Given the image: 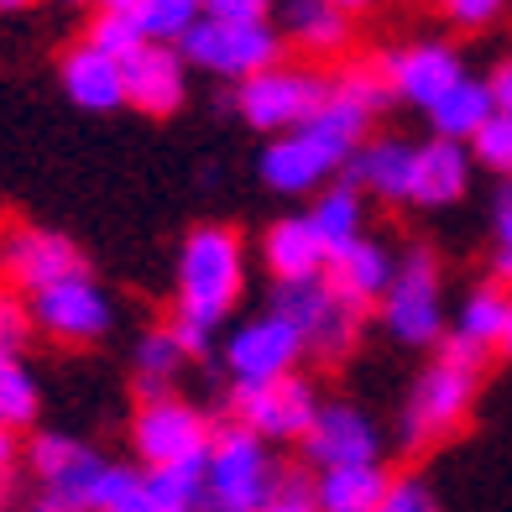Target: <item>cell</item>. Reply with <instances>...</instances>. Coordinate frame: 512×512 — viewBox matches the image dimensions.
<instances>
[{
  "label": "cell",
  "mask_w": 512,
  "mask_h": 512,
  "mask_svg": "<svg viewBox=\"0 0 512 512\" xmlns=\"http://www.w3.org/2000/svg\"><path fill=\"white\" fill-rule=\"evenodd\" d=\"M392 100V84L382 68H351L345 79L330 84V100H324L304 126H293L288 136L262 152V178L277 194H304L319 178H330L345 157L356 152L366 121Z\"/></svg>",
  "instance_id": "cell-1"
},
{
  "label": "cell",
  "mask_w": 512,
  "mask_h": 512,
  "mask_svg": "<svg viewBox=\"0 0 512 512\" xmlns=\"http://www.w3.org/2000/svg\"><path fill=\"white\" fill-rule=\"evenodd\" d=\"M241 272H246V246L236 230L225 225L194 230L178 262V314L220 324L230 304L241 298Z\"/></svg>",
  "instance_id": "cell-2"
},
{
  "label": "cell",
  "mask_w": 512,
  "mask_h": 512,
  "mask_svg": "<svg viewBox=\"0 0 512 512\" xmlns=\"http://www.w3.org/2000/svg\"><path fill=\"white\" fill-rule=\"evenodd\" d=\"M267 497H272L267 439L251 434L246 424L215 429V445H209V460H204L199 512H256Z\"/></svg>",
  "instance_id": "cell-3"
},
{
  "label": "cell",
  "mask_w": 512,
  "mask_h": 512,
  "mask_svg": "<svg viewBox=\"0 0 512 512\" xmlns=\"http://www.w3.org/2000/svg\"><path fill=\"white\" fill-rule=\"evenodd\" d=\"M283 37L267 27V16H199L183 32V58L220 79H251L277 63Z\"/></svg>",
  "instance_id": "cell-4"
},
{
  "label": "cell",
  "mask_w": 512,
  "mask_h": 512,
  "mask_svg": "<svg viewBox=\"0 0 512 512\" xmlns=\"http://www.w3.org/2000/svg\"><path fill=\"white\" fill-rule=\"evenodd\" d=\"M476 382L481 371L476 366H460L450 356H439L424 377H418L413 398L403 408V439L418 450V445H434V439H445L465 424V413L476 403Z\"/></svg>",
  "instance_id": "cell-5"
},
{
  "label": "cell",
  "mask_w": 512,
  "mask_h": 512,
  "mask_svg": "<svg viewBox=\"0 0 512 512\" xmlns=\"http://www.w3.org/2000/svg\"><path fill=\"white\" fill-rule=\"evenodd\" d=\"M324 100H330V84H324L319 74H309V68H283V63H272V68H262V74L241 79V95H236L241 115L256 131L304 126Z\"/></svg>",
  "instance_id": "cell-6"
},
{
  "label": "cell",
  "mask_w": 512,
  "mask_h": 512,
  "mask_svg": "<svg viewBox=\"0 0 512 512\" xmlns=\"http://www.w3.org/2000/svg\"><path fill=\"white\" fill-rule=\"evenodd\" d=\"M272 309L298 324V335H304V345L319 356V361H340L345 351H351L356 340V324L361 314L340 304V293L319 277H304V283H277V298Z\"/></svg>",
  "instance_id": "cell-7"
},
{
  "label": "cell",
  "mask_w": 512,
  "mask_h": 512,
  "mask_svg": "<svg viewBox=\"0 0 512 512\" xmlns=\"http://www.w3.org/2000/svg\"><path fill=\"white\" fill-rule=\"evenodd\" d=\"M131 439L147 465H204L209 445H215V429H209V418L199 408L162 392V398L142 403V413L131 424Z\"/></svg>",
  "instance_id": "cell-8"
},
{
  "label": "cell",
  "mask_w": 512,
  "mask_h": 512,
  "mask_svg": "<svg viewBox=\"0 0 512 512\" xmlns=\"http://www.w3.org/2000/svg\"><path fill=\"white\" fill-rule=\"evenodd\" d=\"M230 413H236V424H246L262 439H304L319 413V398L298 371H283V377H267V382H236Z\"/></svg>",
  "instance_id": "cell-9"
},
{
  "label": "cell",
  "mask_w": 512,
  "mask_h": 512,
  "mask_svg": "<svg viewBox=\"0 0 512 512\" xmlns=\"http://www.w3.org/2000/svg\"><path fill=\"white\" fill-rule=\"evenodd\" d=\"M382 324L403 345L439 340V267L429 246H413L382 293Z\"/></svg>",
  "instance_id": "cell-10"
},
{
  "label": "cell",
  "mask_w": 512,
  "mask_h": 512,
  "mask_svg": "<svg viewBox=\"0 0 512 512\" xmlns=\"http://www.w3.org/2000/svg\"><path fill=\"white\" fill-rule=\"evenodd\" d=\"M32 319L48 335H58L68 345H84V340H100L110 330V298L84 272H68L58 283L32 293Z\"/></svg>",
  "instance_id": "cell-11"
},
{
  "label": "cell",
  "mask_w": 512,
  "mask_h": 512,
  "mask_svg": "<svg viewBox=\"0 0 512 512\" xmlns=\"http://www.w3.org/2000/svg\"><path fill=\"white\" fill-rule=\"evenodd\" d=\"M304 351H309V345H304V335H298V324L272 309V314L251 319V324H241V330L230 335L225 366H230V377H236V382H267V377L293 371Z\"/></svg>",
  "instance_id": "cell-12"
},
{
  "label": "cell",
  "mask_w": 512,
  "mask_h": 512,
  "mask_svg": "<svg viewBox=\"0 0 512 512\" xmlns=\"http://www.w3.org/2000/svg\"><path fill=\"white\" fill-rule=\"evenodd\" d=\"M183 48L173 53L168 42L147 37L142 48L126 58V105H136L142 115H173L189 95V84H183Z\"/></svg>",
  "instance_id": "cell-13"
},
{
  "label": "cell",
  "mask_w": 512,
  "mask_h": 512,
  "mask_svg": "<svg viewBox=\"0 0 512 512\" xmlns=\"http://www.w3.org/2000/svg\"><path fill=\"white\" fill-rule=\"evenodd\" d=\"M382 74H387V84H392V95H398V100L429 110V105L465 74V68H460V58H455L450 42H408V48L387 53Z\"/></svg>",
  "instance_id": "cell-14"
},
{
  "label": "cell",
  "mask_w": 512,
  "mask_h": 512,
  "mask_svg": "<svg viewBox=\"0 0 512 512\" xmlns=\"http://www.w3.org/2000/svg\"><path fill=\"white\" fill-rule=\"evenodd\" d=\"M0 267H6L27 293H37V288L58 283L68 272H84V256L68 236H58V230H16L6 241V251H0Z\"/></svg>",
  "instance_id": "cell-15"
},
{
  "label": "cell",
  "mask_w": 512,
  "mask_h": 512,
  "mask_svg": "<svg viewBox=\"0 0 512 512\" xmlns=\"http://www.w3.org/2000/svg\"><path fill=\"white\" fill-rule=\"evenodd\" d=\"M392 272H398V267H392V256H387L377 241H361V236H356L351 246H340L330 262H324V283L340 293L345 309L366 314L371 304H382Z\"/></svg>",
  "instance_id": "cell-16"
},
{
  "label": "cell",
  "mask_w": 512,
  "mask_h": 512,
  "mask_svg": "<svg viewBox=\"0 0 512 512\" xmlns=\"http://www.w3.org/2000/svg\"><path fill=\"white\" fill-rule=\"evenodd\" d=\"M63 89L68 100L84 110H115L126 105V58L105 53L100 42H79V48L63 53Z\"/></svg>",
  "instance_id": "cell-17"
},
{
  "label": "cell",
  "mask_w": 512,
  "mask_h": 512,
  "mask_svg": "<svg viewBox=\"0 0 512 512\" xmlns=\"http://www.w3.org/2000/svg\"><path fill=\"white\" fill-rule=\"evenodd\" d=\"M304 450L319 471H330V465H356V460H377V429L366 424L356 408H319L314 424L304 434Z\"/></svg>",
  "instance_id": "cell-18"
},
{
  "label": "cell",
  "mask_w": 512,
  "mask_h": 512,
  "mask_svg": "<svg viewBox=\"0 0 512 512\" xmlns=\"http://www.w3.org/2000/svg\"><path fill=\"white\" fill-rule=\"evenodd\" d=\"M32 471L42 476V486L53 492H68L89 507V492H95V476L105 471V460L95 450H84L79 439H63V434H37L32 439Z\"/></svg>",
  "instance_id": "cell-19"
},
{
  "label": "cell",
  "mask_w": 512,
  "mask_h": 512,
  "mask_svg": "<svg viewBox=\"0 0 512 512\" xmlns=\"http://www.w3.org/2000/svg\"><path fill=\"white\" fill-rule=\"evenodd\" d=\"M465 183H471V157L455 136H434L413 152V204H455L465 194Z\"/></svg>",
  "instance_id": "cell-20"
},
{
  "label": "cell",
  "mask_w": 512,
  "mask_h": 512,
  "mask_svg": "<svg viewBox=\"0 0 512 512\" xmlns=\"http://www.w3.org/2000/svg\"><path fill=\"white\" fill-rule=\"evenodd\" d=\"M262 256H267L277 283H304V277H319L324 262H330V251H324L309 215L304 220H277L262 241Z\"/></svg>",
  "instance_id": "cell-21"
},
{
  "label": "cell",
  "mask_w": 512,
  "mask_h": 512,
  "mask_svg": "<svg viewBox=\"0 0 512 512\" xmlns=\"http://www.w3.org/2000/svg\"><path fill=\"white\" fill-rule=\"evenodd\" d=\"M392 492V476L377 460H356V465H330L314 486L319 512H377L382 497Z\"/></svg>",
  "instance_id": "cell-22"
},
{
  "label": "cell",
  "mask_w": 512,
  "mask_h": 512,
  "mask_svg": "<svg viewBox=\"0 0 512 512\" xmlns=\"http://www.w3.org/2000/svg\"><path fill=\"white\" fill-rule=\"evenodd\" d=\"M497 115V95H492V79H455L445 95H439L434 105H429V121H434V131L439 136H455V142H471V136L486 126Z\"/></svg>",
  "instance_id": "cell-23"
},
{
  "label": "cell",
  "mask_w": 512,
  "mask_h": 512,
  "mask_svg": "<svg viewBox=\"0 0 512 512\" xmlns=\"http://www.w3.org/2000/svg\"><path fill=\"white\" fill-rule=\"evenodd\" d=\"M413 152L408 142H371L356 157V183L387 204H413Z\"/></svg>",
  "instance_id": "cell-24"
},
{
  "label": "cell",
  "mask_w": 512,
  "mask_h": 512,
  "mask_svg": "<svg viewBox=\"0 0 512 512\" xmlns=\"http://www.w3.org/2000/svg\"><path fill=\"white\" fill-rule=\"evenodd\" d=\"M460 330L481 340L486 351H507L512 356V293L502 283H481L460 309Z\"/></svg>",
  "instance_id": "cell-25"
},
{
  "label": "cell",
  "mask_w": 512,
  "mask_h": 512,
  "mask_svg": "<svg viewBox=\"0 0 512 512\" xmlns=\"http://www.w3.org/2000/svg\"><path fill=\"white\" fill-rule=\"evenodd\" d=\"M351 11H340L335 0H293L288 6V32L298 48L309 53H340L345 37H351Z\"/></svg>",
  "instance_id": "cell-26"
},
{
  "label": "cell",
  "mask_w": 512,
  "mask_h": 512,
  "mask_svg": "<svg viewBox=\"0 0 512 512\" xmlns=\"http://www.w3.org/2000/svg\"><path fill=\"white\" fill-rule=\"evenodd\" d=\"M309 220L319 230V241L324 251H340V246H351L361 236V194H356V183H335V189H324L319 204L309 209Z\"/></svg>",
  "instance_id": "cell-27"
},
{
  "label": "cell",
  "mask_w": 512,
  "mask_h": 512,
  "mask_svg": "<svg viewBox=\"0 0 512 512\" xmlns=\"http://www.w3.org/2000/svg\"><path fill=\"white\" fill-rule=\"evenodd\" d=\"M189 356L178 345V335H173V324L168 330H147L142 335V345H136V371H142V398H162L168 392V382H173V371H178V361Z\"/></svg>",
  "instance_id": "cell-28"
},
{
  "label": "cell",
  "mask_w": 512,
  "mask_h": 512,
  "mask_svg": "<svg viewBox=\"0 0 512 512\" xmlns=\"http://www.w3.org/2000/svg\"><path fill=\"white\" fill-rule=\"evenodd\" d=\"M32 418H37V382L11 351V356H0V424L27 429Z\"/></svg>",
  "instance_id": "cell-29"
},
{
  "label": "cell",
  "mask_w": 512,
  "mask_h": 512,
  "mask_svg": "<svg viewBox=\"0 0 512 512\" xmlns=\"http://www.w3.org/2000/svg\"><path fill=\"white\" fill-rule=\"evenodd\" d=\"M142 32L157 42H183V32L204 16V0H131Z\"/></svg>",
  "instance_id": "cell-30"
},
{
  "label": "cell",
  "mask_w": 512,
  "mask_h": 512,
  "mask_svg": "<svg viewBox=\"0 0 512 512\" xmlns=\"http://www.w3.org/2000/svg\"><path fill=\"white\" fill-rule=\"evenodd\" d=\"M89 42H100V48L115 53V58H131L147 42V32H142V21H136L131 6H105L95 16V27H89Z\"/></svg>",
  "instance_id": "cell-31"
},
{
  "label": "cell",
  "mask_w": 512,
  "mask_h": 512,
  "mask_svg": "<svg viewBox=\"0 0 512 512\" xmlns=\"http://www.w3.org/2000/svg\"><path fill=\"white\" fill-rule=\"evenodd\" d=\"M471 147H476V157H481L492 173H507V178H512V115L497 110L492 121L471 136Z\"/></svg>",
  "instance_id": "cell-32"
},
{
  "label": "cell",
  "mask_w": 512,
  "mask_h": 512,
  "mask_svg": "<svg viewBox=\"0 0 512 512\" xmlns=\"http://www.w3.org/2000/svg\"><path fill=\"white\" fill-rule=\"evenodd\" d=\"M256 512H319V502H314V492L298 476H283L272 486V497L256 507Z\"/></svg>",
  "instance_id": "cell-33"
},
{
  "label": "cell",
  "mask_w": 512,
  "mask_h": 512,
  "mask_svg": "<svg viewBox=\"0 0 512 512\" xmlns=\"http://www.w3.org/2000/svg\"><path fill=\"white\" fill-rule=\"evenodd\" d=\"M507 0H439V11H445L455 27H486V21L502 16Z\"/></svg>",
  "instance_id": "cell-34"
},
{
  "label": "cell",
  "mask_w": 512,
  "mask_h": 512,
  "mask_svg": "<svg viewBox=\"0 0 512 512\" xmlns=\"http://www.w3.org/2000/svg\"><path fill=\"white\" fill-rule=\"evenodd\" d=\"M377 512H434V497L418 481H392V492L382 497Z\"/></svg>",
  "instance_id": "cell-35"
},
{
  "label": "cell",
  "mask_w": 512,
  "mask_h": 512,
  "mask_svg": "<svg viewBox=\"0 0 512 512\" xmlns=\"http://www.w3.org/2000/svg\"><path fill=\"white\" fill-rule=\"evenodd\" d=\"M497 272L512 277V189L497 199Z\"/></svg>",
  "instance_id": "cell-36"
},
{
  "label": "cell",
  "mask_w": 512,
  "mask_h": 512,
  "mask_svg": "<svg viewBox=\"0 0 512 512\" xmlns=\"http://www.w3.org/2000/svg\"><path fill=\"white\" fill-rule=\"evenodd\" d=\"M21 335H27V314H21L6 293H0V356H11L16 345H21Z\"/></svg>",
  "instance_id": "cell-37"
},
{
  "label": "cell",
  "mask_w": 512,
  "mask_h": 512,
  "mask_svg": "<svg viewBox=\"0 0 512 512\" xmlns=\"http://www.w3.org/2000/svg\"><path fill=\"white\" fill-rule=\"evenodd\" d=\"M209 330H215V324L189 319V314H178V319H173V335H178V345H183L189 356H204V351H209Z\"/></svg>",
  "instance_id": "cell-38"
},
{
  "label": "cell",
  "mask_w": 512,
  "mask_h": 512,
  "mask_svg": "<svg viewBox=\"0 0 512 512\" xmlns=\"http://www.w3.org/2000/svg\"><path fill=\"white\" fill-rule=\"evenodd\" d=\"M272 0H204L209 16H267Z\"/></svg>",
  "instance_id": "cell-39"
},
{
  "label": "cell",
  "mask_w": 512,
  "mask_h": 512,
  "mask_svg": "<svg viewBox=\"0 0 512 512\" xmlns=\"http://www.w3.org/2000/svg\"><path fill=\"white\" fill-rule=\"evenodd\" d=\"M37 512H89V507H84L79 497H68V492H53V486H42Z\"/></svg>",
  "instance_id": "cell-40"
},
{
  "label": "cell",
  "mask_w": 512,
  "mask_h": 512,
  "mask_svg": "<svg viewBox=\"0 0 512 512\" xmlns=\"http://www.w3.org/2000/svg\"><path fill=\"white\" fill-rule=\"evenodd\" d=\"M492 95H497V110H507V115H512V58L492 74Z\"/></svg>",
  "instance_id": "cell-41"
},
{
  "label": "cell",
  "mask_w": 512,
  "mask_h": 512,
  "mask_svg": "<svg viewBox=\"0 0 512 512\" xmlns=\"http://www.w3.org/2000/svg\"><path fill=\"white\" fill-rule=\"evenodd\" d=\"M11 465H16V429L0 424V476H6Z\"/></svg>",
  "instance_id": "cell-42"
},
{
  "label": "cell",
  "mask_w": 512,
  "mask_h": 512,
  "mask_svg": "<svg viewBox=\"0 0 512 512\" xmlns=\"http://www.w3.org/2000/svg\"><path fill=\"white\" fill-rule=\"evenodd\" d=\"M335 6H340V11H366L371 0H335Z\"/></svg>",
  "instance_id": "cell-43"
},
{
  "label": "cell",
  "mask_w": 512,
  "mask_h": 512,
  "mask_svg": "<svg viewBox=\"0 0 512 512\" xmlns=\"http://www.w3.org/2000/svg\"><path fill=\"white\" fill-rule=\"evenodd\" d=\"M21 6H32V0H0V11H21Z\"/></svg>",
  "instance_id": "cell-44"
},
{
  "label": "cell",
  "mask_w": 512,
  "mask_h": 512,
  "mask_svg": "<svg viewBox=\"0 0 512 512\" xmlns=\"http://www.w3.org/2000/svg\"><path fill=\"white\" fill-rule=\"evenodd\" d=\"M100 6H131V0H100Z\"/></svg>",
  "instance_id": "cell-45"
},
{
  "label": "cell",
  "mask_w": 512,
  "mask_h": 512,
  "mask_svg": "<svg viewBox=\"0 0 512 512\" xmlns=\"http://www.w3.org/2000/svg\"><path fill=\"white\" fill-rule=\"evenodd\" d=\"M0 512H6V497H0Z\"/></svg>",
  "instance_id": "cell-46"
}]
</instances>
